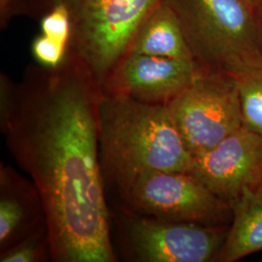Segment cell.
<instances>
[{
    "mask_svg": "<svg viewBox=\"0 0 262 262\" xmlns=\"http://www.w3.org/2000/svg\"><path fill=\"white\" fill-rule=\"evenodd\" d=\"M225 235L217 226L150 217L131 224L129 243L139 261L206 262L217 257Z\"/></svg>",
    "mask_w": 262,
    "mask_h": 262,
    "instance_id": "ba28073f",
    "label": "cell"
},
{
    "mask_svg": "<svg viewBox=\"0 0 262 262\" xmlns=\"http://www.w3.org/2000/svg\"><path fill=\"white\" fill-rule=\"evenodd\" d=\"M129 53L193 58L180 19L165 0H160L143 23L133 40Z\"/></svg>",
    "mask_w": 262,
    "mask_h": 262,
    "instance_id": "8fae6325",
    "label": "cell"
},
{
    "mask_svg": "<svg viewBox=\"0 0 262 262\" xmlns=\"http://www.w3.org/2000/svg\"><path fill=\"white\" fill-rule=\"evenodd\" d=\"M103 93L68 50L56 67H28L2 126L12 155L35 185L56 261L116 260L98 151Z\"/></svg>",
    "mask_w": 262,
    "mask_h": 262,
    "instance_id": "6da1fadb",
    "label": "cell"
},
{
    "mask_svg": "<svg viewBox=\"0 0 262 262\" xmlns=\"http://www.w3.org/2000/svg\"><path fill=\"white\" fill-rule=\"evenodd\" d=\"M256 11H259V12H260V15H262V3L259 5V7L256 9Z\"/></svg>",
    "mask_w": 262,
    "mask_h": 262,
    "instance_id": "d6986e66",
    "label": "cell"
},
{
    "mask_svg": "<svg viewBox=\"0 0 262 262\" xmlns=\"http://www.w3.org/2000/svg\"><path fill=\"white\" fill-rule=\"evenodd\" d=\"M244 1L247 2L249 5H251L255 10L257 9L262 3V0H244Z\"/></svg>",
    "mask_w": 262,
    "mask_h": 262,
    "instance_id": "ac0fdd59",
    "label": "cell"
},
{
    "mask_svg": "<svg viewBox=\"0 0 262 262\" xmlns=\"http://www.w3.org/2000/svg\"><path fill=\"white\" fill-rule=\"evenodd\" d=\"M27 222V208L17 197L1 194L0 243L6 245Z\"/></svg>",
    "mask_w": 262,
    "mask_h": 262,
    "instance_id": "4fadbf2b",
    "label": "cell"
},
{
    "mask_svg": "<svg viewBox=\"0 0 262 262\" xmlns=\"http://www.w3.org/2000/svg\"><path fill=\"white\" fill-rule=\"evenodd\" d=\"M166 106L192 156L212 149L243 125L237 85L223 71L200 67L192 83Z\"/></svg>",
    "mask_w": 262,
    "mask_h": 262,
    "instance_id": "5b68a950",
    "label": "cell"
},
{
    "mask_svg": "<svg viewBox=\"0 0 262 262\" xmlns=\"http://www.w3.org/2000/svg\"><path fill=\"white\" fill-rule=\"evenodd\" d=\"M31 50L35 59L40 64L46 67H56L64 59L68 47L52 38L41 34L34 39Z\"/></svg>",
    "mask_w": 262,
    "mask_h": 262,
    "instance_id": "9a60e30c",
    "label": "cell"
},
{
    "mask_svg": "<svg viewBox=\"0 0 262 262\" xmlns=\"http://www.w3.org/2000/svg\"><path fill=\"white\" fill-rule=\"evenodd\" d=\"M261 187H262V184H261Z\"/></svg>",
    "mask_w": 262,
    "mask_h": 262,
    "instance_id": "ffe728a7",
    "label": "cell"
},
{
    "mask_svg": "<svg viewBox=\"0 0 262 262\" xmlns=\"http://www.w3.org/2000/svg\"><path fill=\"white\" fill-rule=\"evenodd\" d=\"M232 224L216 257L237 261L262 251V187H248L231 204Z\"/></svg>",
    "mask_w": 262,
    "mask_h": 262,
    "instance_id": "30bf717a",
    "label": "cell"
},
{
    "mask_svg": "<svg viewBox=\"0 0 262 262\" xmlns=\"http://www.w3.org/2000/svg\"><path fill=\"white\" fill-rule=\"evenodd\" d=\"M201 68L228 73L262 54V28L244 0H165Z\"/></svg>",
    "mask_w": 262,
    "mask_h": 262,
    "instance_id": "277c9868",
    "label": "cell"
},
{
    "mask_svg": "<svg viewBox=\"0 0 262 262\" xmlns=\"http://www.w3.org/2000/svg\"><path fill=\"white\" fill-rule=\"evenodd\" d=\"M14 18L13 0H0V28L4 29Z\"/></svg>",
    "mask_w": 262,
    "mask_h": 262,
    "instance_id": "e0dca14e",
    "label": "cell"
},
{
    "mask_svg": "<svg viewBox=\"0 0 262 262\" xmlns=\"http://www.w3.org/2000/svg\"><path fill=\"white\" fill-rule=\"evenodd\" d=\"M39 235L27 238L1 255V262H34L41 257L42 243Z\"/></svg>",
    "mask_w": 262,
    "mask_h": 262,
    "instance_id": "2e32d148",
    "label": "cell"
},
{
    "mask_svg": "<svg viewBox=\"0 0 262 262\" xmlns=\"http://www.w3.org/2000/svg\"><path fill=\"white\" fill-rule=\"evenodd\" d=\"M188 172L231 205L244 189L261 186L262 135L242 125L212 149L192 156Z\"/></svg>",
    "mask_w": 262,
    "mask_h": 262,
    "instance_id": "52a82bcc",
    "label": "cell"
},
{
    "mask_svg": "<svg viewBox=\"0 0 262 262\" xmlns=\"http://www.w3.org/2000/svg\"><path fill=\"white\" fill-rule=\"evenodd\" d=\"M136 209L164 221L212 225L232 217V207L188 171H154L122 187Z\"/></svg>",
    "mask_w": 262,
    "mask_h": 262,
    "instance_id": "8992f818",
    "label": "cell"
},
{
    "mask_svg": "<svg viewBox=\"0 0 262 262\" xmlns=\"http://www.w3.org/2000/svg\"><path fill=\"white\" fill-rule=\"evenodd\" d=\"M99 148L107 173L121 187L154 171H189L187 149L166 105L104 92L99 104Z\"/></svg>",
    "mask_w": 262,
    "mask_h": 262,
    "instance_id": "7a4b0ae2",
    "label": "cell"
},
{
    "mask_svg": "<svg viewBox=\"0 0 262 262\" xmlns=\"http://www.w3.org/2000/svg\"><path fill=\"white\" fill-rule=\"evenodd\" d=\"M42 34L69 47L72 26L68 10L63 5L55 6L40 19Z\"/></svg>",
    "mask_w": 262,
    "mask_h": 262,
    "instance_id": "5bb4252c",
    "label": "cell"
},
{
    "mask_svg": "<svg viewBox=\"0 0 262 262\" xmlns=\"http://www.w3.org/2000/svg\"><path fill=\"white\" fill-rule=\"evenodd\" d=\"M160 0H13V14L41 19L57 5L68 10L75 52L104 82L130 51L143 23Z\"/></svg>",
    "mask_w": 262,
    "mask_h": 262,
    "instance_id": "3957f363",
    "label": "cell"
},
{
    "mask_svg": "<svg viewBox=\"0 0 262 262\" xmlns=\"http://www.w3.org/2000/svg\"><path fill=\"white\" fill-rule=\"evenodd\" d=\"M200 66L193 58L128 53L104 82V92L166 105L192 83Z\"/></svg>",
    "mask_w": 262,
    "mask_h": 262,
    "instance_id": "9c48e42d",
    "label": "cell"
},
{
    "mask_svg": "<svg viewBox=\"0 0 262 262\" xmlns=\"http://www.w3.org/2000/svg\"><path fill=\"white\" fill-rule=\"evenodd\" d=\"M227 74L234 79L238 89L244 126L262 135V54Z\"/></svg>",
    "mask_w": 262,
    "mask_h": 262,
    "instance_id": "7c38bea8",
    "label": "cell"
}]
</instances>
